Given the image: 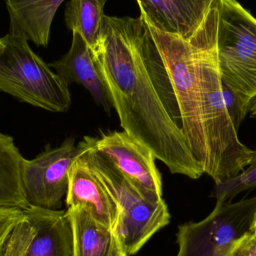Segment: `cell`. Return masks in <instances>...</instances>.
Returning <instances> with one entry per match:
<instances>
[{
  "label": "cell",
  "instance_id": "1",
  "mask_svg": "<svg viewBox=\"0 0 256 256\" xmlns=\"http://www.w3.org/2000/svg\"><path fill=\"white\" fill-rule=\"evenodd\" d=\"M218 4L216 0L189 42L144 20L150 33L146 61L152 82L203 172L215 184L242 172L254 152L239 140L224 102L216 50Z\"/></svg>",
  "mask_w": 256,
  "mask_h": 256
},
{
  "label": "cell",
  "instance_id": "2",
  "mask_svg": "<svg viewBox=\"0 0 256 256\" xmlns=\"http://www.w3.org/2000/svg\"><path fill=\"white\" fill-rule=\"evenodd\" d=\"M150 36L141 15H105L100 40L92 50L94 62L124 130L149 148L173 174L200 178L202 168L150 78L146 61Z\"/></svg>",
  "mask_w": 256,
  "mask_h": 256
},
{
  "label": "cell",
  "instance_id": "3",
  "mask_svg": "<svg viewBox=\"0 0 256 256\" xmlns=\"http://www.w3.org/2000/svg\"><path fill=\"white\" fill-rule=\"evenodd\" d=\"M1 40L0 91L45 110L67 112L68 82L33 52L25 38L8 32Z\"/></svg>",
  "mask_w": 256,
  "mask_h": 256
},
{
  "label": "cell",
  "instance_id": "4",
  "mask_svg": "<svg viewBox=\"0 0 256 256\" xmlns=\"http://www.w3.org/2000/svg\"><path fill=\"white\" fill-rule=\"evenodd\" d=\"M84 156L100 182L114 197L120 209L117 228L128 256L136 254L150 238L170 222L168 207L164 200L152 202L104 155L92 144L90 136L82 140Z\"/></svg>",
  "mask_w": 256,
  "mask_h": 256
},
{
  "label": "cell",
  "instance_id": "5",
  "mask_svg": "<svg viewBox=\"0 0 256 256\" xmlns=\"http://www.w3.org/2000/svg\"><path fill=\"white\" fill-rule=\"evenodd\" d=\"M218 9L221 76L248 109L256 97V19L237 0H219Z\"/></svg>",
  "mask_w": 256,
  "mask_h": 256
},
{
  "label": "cell",
  "instance_id": "6",
  "mask_svg": "<svg viewBox=\"0 0 256 256\" xmlns=\"http://www.w3.org/2000/svg\"><path fill=\"white\" fill-rule=\"evenodd\" d=\"M256 219V196L216 203L206 219L179 226L177 256H231L240 242L255 232Z\"/></svg>",
  "mask_w": 256,
  "mask_h": 256
},
{
  "label": "cell",
  "instance_id": "7",
  "mask_svg": "<svg viewBox=\"0 0 256 256\" xmlns=\"http://www.w3.org/2000/svg\"><path fill=\"white\" fill-rule=\"evenodd\" d=\"M85 144L78 146L72 137L60 147L46 148L31 160L24 158L21 168L22 188L30 206L58 210L67 194L68 174L74 161L82 154Z\"/></svg>",
  "mask_w": 256,
  "mask_h": 256
},
{
  "label": "cell",
  "instance_id": "8",
  "mask_svg": "<svg viewBox=\"0 0 256 256\" xmlns=\"http://www.w3.org/2000/svg\"><path fill=\"white\" fill-rule=\"evenodd\" d=\"M22 214L2 256H72V226L66 210L30 206Z\"/></svg>",
  "mask_w": 256,
  "mask_h": 256
},
{
  "label": "cell",
  "instance_id": "9",
  "mask_svg": "<svg viewBox=\"0 0 256 256\" xmlns=\"http://www.w3.org/2000/svg\"><path fill=\"white\" fill-rule=\"evenodd\" d=\"M93 148L108 158L152 202L162 201L160 172L152 150L126 131H112L90 136Z\"/></svg>",
  "mask_w": 256,
  "mask_h": 256
},
{
  "label": "cell",
  "instance_id": "10",
  "mask_svg": "<svg viewBox=\"0 0 256 256\" xmlns=\"http://www.w3.org/2000/svg\"><path fill=\"white\" fill-rule=\"evenodd\" d=\"M84 153L69 171L66 196L67 207L85 210L98 222L116 232L120 224V207L92 170Z\"/></svg>",
  "mask_w": 256,
  "mask_h": 256
},
{
  "label": "cell",
  "instance_id": "11",
  "mask_svg": "<svg viewBox=\"0 0 256 256\" xmlns=\"http://www.w3.org/2000/svg\"><path fill=\"white\" fill-rule=\"evenodd\" d=\"M140 15L156 30L189 42L204 24L215 0H136Z\"/></svg>",
  "mask_w": 256,
  "mask_h": 256
},
{
  "label": "cell",
  "instance_id": "12",
  "mask_svg": "<svg viewBox=\"0 0 256 256\" xmlns=\"http://www.w3.org/2000/svg\"><path fill=\"white\" fill-rule=\"evenodd\" d=\"M48 66L68 84L74 82L82 86L94 102L110 115L112 106L106 87L92 50L79 33L73 32L72 46L68 54Z\"/></svg>",
  "mask_w": 256,
  "mask_h": 256
},
{
  "label": "cell",
  "instance_id": "13",
  "mask_svg": "<svg viewBox=\"0 0 256 256\" xmlns=\"http://www.w3.org/2000/svg\"><path fill=\"white\" fill-rule=\"evenodd\" d=\"M64 0H4L10 16L9 33L38 46L49 44L52 20Z\"/></svg>",
  "mask_w": 256,
  "mask_h": 256
},
{
  "label": "cell",
  "instance_id": "14",
  "mask_svg": "<svg viewBox=\"0 0 256 256\" xmlns=\"http://www.w3.org/2000/svg\"><path fill=\"white\" fill-rule=\"evenodd\" d=\"M66 212L72 226V256H128L115 232L82 209L68 208Z\"/></svg>",
  "mask_w": 256,
  "mask_h": 256
},
{
  "label": "cell",
  "instance_id": "15",
  "mask_svg": "<svg viewBox=\"0 0 256 256\" xmlns=\"http://www.w3.org/2000/svg\"><path fill=\"white\" fill-rule=\"evenodd\" d=\"M24 159L13 138L0 132V208L24 210L30 206L21 178Z\"/></svg>",
  "mask_w": 256,
  "mask_h": 256
},
{
  "label": "cell",
  "instance_id": "16",
  "mask_svg": "<svg viewBox=\"0 0 256 256\" xmlns=\"http://www.w3.org/2000/svg\"><path fill=\"white\" fill-rule=\"evenodd\" d=\"M106 0H70L64 10L66 26L84 38L90 49L100 40L104 22Z\"/></svg>",
  "mask_w": 256,
  "mask_h": 256
},
{
  "label": "cell",
  "instance_id": "17",
  "mask_svg": "<svg viewBox=\"0 0 256 256\" xmlns=\"http://www.w3.org/2000/svg\"><path fill=\"white\" fill-rule=\"evenodd\" d=\"M256 188V150L252 152L248 168L237 176L221 183L215 184L214 196L216 203L230 202V200L244 191Z\"/></svg>",
  "mask_w": 256,
  "mask_h": 256
},
{
  "label": "cell",
  "instance_id": "18",
  "mask_svg": "<svg viewBox=\"0 0 256 256\" xmlns=\"http://www.w3.org/2000/svg\"><path fill=\"white\" fill-rule=\"evenodd\" d=\"M222 94H224V102H225L227 111L230 114L233 126L236 130H238L248 115V109L244 106L238 97L233 92L231 88L227 86L224 81H222Z\"/></svg>",
  "mask_w": 256,
  "mask_h": 256
},
{
  "label": "cell",
  "instance_id": "19",
  "mask_svg": "<svg viewBox=\"0 0 256 256\" xmlns=\"http://www.w3.org/2000/svg\"><path fill=\"white\" fill-rule=\"evenodd\" d=\"M22 215L20 209L0 208V256H2L8 238Z\"/></svg>",
  "mask_w": 256,
  "mask_h": 256
},
{
  "label": "cell",
  "instance_id": "20",
  "mask_svg": "<svg viewBox=\"0 0 256 256\" xmlns=\"http://www.w3.org/2000/svg\"><path fill=\"white\" fill-rule=\"evenodd\" d=\"M231 256H256V232H254L245 237Z\"/></svg>",
  "mask_w": 256,
  "mask_h": 256
},
{
  "label": "cell",
  "instance_id": "21",
  "mask_svg": "<svg viewBox=\"0 0 256 256\" xmlns=\"http://www.w3.org/2000/svg\"><path fill=\"white\" fill-rule=\"evenodd\" d=\"M248 112L252 118H256V97L251 100L248 108Z\"/></svg>",
  "mask_w": 256,
  "mask_h": 256
},
{
  "label": "cell",
  "instance_id": "22",
  "mask_svg": "<svg viewBox=\"0 0 256 256\" xmlns=\"http://www.w3.org/2000/svg\"><path fill=\"white\" fill-rule=\"evenodd\" d=\"M3 46L1 38H0V49Z\"/></svg>",
  "mask_w": 256,
  "mask_h": 256
},
{
  "label": "cell",
  "instance_id": "23",
  "mask_svg": "<svg viewBox=\"0 0 256 256\" xmlns=\"http://www.w3.org/2000/svg\"><path fill=\"white\" fill-rule=\"evenodd\" d=\"M255 232H256V222H255Z\"/></svg>",
  "mask_w": 256,
  "mask_h": 256
}]
</instances>
